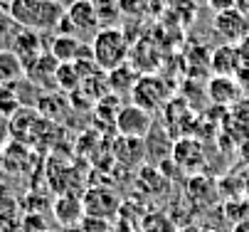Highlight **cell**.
I'll return each instance as SVG.
<instances>
[{
	"instance_id": "1",
	"label": "cell",
	"mask_w": 249,
	"mask_h": 232,
	"mask_svg": "<svg viewBox=\"0 0 249 232\" xmlns=\"http://www.w3.org/2000/svg\"><path fill=\"white\" fill-rule=\"evenodd\" d=\"M8 15L25 30L35 32H50L57 30L59 20L64 18L62 3H52V0H10Z\"/></svg>"
},
{
	"instance_id": "2",
	"label": "cell",
	"mask_w": 249,
	"mask_h": 232,
	"mask_svg": "<svg viewBox=\"0 0 249 232\" xmlns=\"http://www.w3.org/2000/svg\"><path fill=\"white\" fill-rule=\"evenodd\" d=\"M91 54H94V64L101 72H111V70L121 67V64H126L131 47H128L124 30L114 27V25L101 27L91 40Z\"/></svg>"
},
{
	"instance_id": "3",
	"label": "cell",
	"mask_w": 249,
	"mask_h": 232,
	"mask_svg": "<svg viewBox=\"0 0 249 232\" xmlns=\"http://www.w3.org/2000/svg\"><path fill=\"white\" fill-rule=\"evenodd\" d=\"M82 205H84V215L111 222V220L119 217L121 197L106 185H94V188H87V193L82 197Z\"/></svg>"
},
{
	"instance_id": "4",
	"label": "cell",
	"mask_w": 249,
	"mask_h": 232,
	"mask_svg": "<svg viewBox=\"0 0 249 232\" xmlns=\"http://www.w3.org/2000/svg\"><path fill=\"white\" fill-rule=\"evenodd\" d=\"M131 96H133L131 104H136L141 109H146L148 114H153V111L163 109L170 102V89H168V84L160 77H138Z\"/></svg>"
},
{
	"instance_id": "5",
	"label": "cell",
	"mask_w": 249,
	"mask_h": 232,
	"mask_svg": "<svg viewBox=\"0 0 249 232\" xmlns=\"http://www.w3.org/2000/svg\"><path fill=\"white\" fill-rule=\"evenodd\" d=\"M170 158L183 173H190V176L202 173V168L207 165V156H205L202 143L197 139H190V136H180L173 143Z\"/></svg>"
},
{
	"instance_id": "6",
	"label": "cell",
	"mask_w": 249,
	"mask_h": 232,
	"mask_svg": "<svg viewBox=\"0 0 249 232\" xmlns=\"http://www.w3.org/2000/svg\"><path fill=\"white\" fill-rule=\"evenodd\" d=\"M116 131L128 139H146L153 128V114L141 109L136 104H124L119 116H116Z\"/></svg>"
},
{
	"instance_id": "7",
	"label": "cell",
	"mask_w": 249,
	"mask_h": 232,
	"mask_svg": "<svg viewBox=\"0 0 249 232\" xmlns=\"http://www.w3.org/2000/svg\"><path fill=\"white\" fill-rule=\"evenodd\" d=\"M64 18L72 25L74 35H96L101 30V20L99 13L94 10V5L89 0H74L69 8H64Z\"/></svg>"
},
{
	"instance_id": "8",
	"label": "cell",
	"mask_w": 249,
	"mask_h": 232,
	"mask_svg": "<svg viewBox=\"0 0 249 232\" xmlns=\"http://www.w3.org/2000/svg\"><path fill=\"white\" fill-rule=\"evenodd\" d=\"M185 193H188L190 205L197 208V210H207V208H212V205H215V200L220 197V188H217V183H215V180H210L205 173L190 176Z\"/></svg>"
},
{
	"instance_id": "9",
	"label": "cell",
	"mask_w": 249,
	"mask_h": 232,
	"mask_svg": "<svg viewBox=\"0 0 249 232\" xmlns=\"http://www.w3.org/2000/svg\"><path fill=\"white\" fill-rule=\"evenodd\" d=\"M215 30L220 32L227 42L237 45L242 37L249 35V18L242 10H237V8L225 10V13L215 15Z\"/></svg>"
},
{
	"instance_id": "10",
	"label": "cell",
	"mask_w": 249,
	"mask_h": 232,
	"mask_svg": "<svg viewBox=\"0 0 249 232\" xmlns=\"http://www.w3.org/2000/svg\"><path fill=\"white\" fill-rule=\"evenodd\" d=\"M13 52L18 54V59L22 62V67L25 72L32 67L35 62H37L42 54H45V45H42V35L40 32H35V30H20V35L13 45Z\"/></svg>"
},
{
	"instance_id": "11",
	"label": "cell",
	"mask_w": 249,
	"mask_h": 232,
	"mask_svg": "<svg viewBox=\"0 0 249 232\" xmlns=\"http://www.w3.org/2000/svg\"><path fill=\"white\" fill-rule=\"evenodd\" d=\"M210 70L215 72V77H234L242 70V59H239L237 45H232V42L220 45L210 54Z\"/></svg>"
},
{
	"instance_id": "12",
	"label": "cell",
	"mask_w": 249,
	"mask_h": 232,
	"mask_svg": "<svg viewBox=\"0 0 249 232\" xmlns=\"http://www.w3.org/2000/svg\"><path fill=\"white\" fill-rule=\"evenodd\" d=\"M52 213H54V220H57L62 227H67V230L79 227V222H82V217H84V205H82V197H77V195H69V193L59 195L57 200H54Z\"/></svg>"
},
{
	"instance_id": "13",
	"label": "cell",
	"mask_w": 249,
	"mask_h": 232,
	"mask_svg": "<svg viewBox=\"0 0 249 232\" xmlns=\"http://www.w3.org/2000/svg\"><path fill=\"white\" fill-rule=\"evenodd\" d=\"M205 91L210 96V102H215L217 107H232L242 96V87L234 77H212Z\"/></svg>"
},
{
	"instance_id": "14",
	"label": "cell",
	"mask_w": 249,
	"mask_h": 232,
	"mask_svg": "<svg viewBox=\"0 0 249 232\" xmlns=\"http://www.w3.org/2000/svg\"><path fill=\"white\" fill-rule=\"evenodd\" d=\"M57 70H59V62L50 52H45L25 74L35 87H52V84L57 87Z\"/></svg>"
},
{
	"instance_id": "15",
	"label": "cell",
	"mask_w": 249,
	"mask_h": 232,
	"mask_svg": "<svg viewBox=\"0 0 249 232\" xmlns=\"http://www.w3.org/2000/svg\"><path fill=\"white\" fill-rule=\"evenodd\" d=\"M114 156L124 165H138V163H143V158H146V143H143V139L121 136L116 141V146H114Z\"/></svg>"
},
{
	"instance_id": "16",
	"label": "cell",
	"mask_w": 249,
	"mask_h": 232,
	"mask_svg": "<svg viewBox=\"0 0 249 232\" xmlns=\"http://www.w3.org/2000/svg\"><path fill=\"white\" fill-rule=\"evenodd\" d=\"M82 40L79 37H74V35H54V40L50 42V54L59 62V64H64V62H74L77 57H79V50H82Z\"/></svg>"
},
{
	"instance_id": "17",
	"label": "cell",
	"mask_w": 249,
	"mask_h": 232,
	"mask_svg": "<svg viewBox=\"0 0 249 232\" xmlns=\"http://www.w3.org/2000/svg\"><path fill=\"white\" fill-rule=\"evenodd\" d=\"M25 77V67L13 50H0V87H13Z\"/></svg>"
},
{
	"instance_id": "18",
	"label": "cell",
	"mask_w": 249,
	"mask_h": 232,
	"mask_svg": "<svg viewBox=\"0 0 249 232\" xmlns=\"http://www.w3.org/2000/svg\"><path fill=\"white\" fill-rule=\"evenodd\" d=\"M106 82H109V89L119 96V94H126V91H133L138 77L133 72V67H128V64H121V67L106 72Z\"/></svg>"
},
{
	"instance_id": "19",
	"label": "cell",
	"mask_w": 249,
	"mask_h": 232,
	"mask_svg": "<svg viewBox=\"0 0 249 232\" xmlns=\"http://www.w3.org/2000/svg\"><path fill=\"white\" fill-rule=\"evenodd\" d=\"M141 232H178V225L173 222V217L163 210H153L141 217Z\"/></svg>"
},
{
	"instance_id": "20",
	"label": "cell",
	"mask_w": 249,
	"mask_h": 232,
	"mask_svg": "<svg viewBox=\"0 0 249 232\" xmlns=\"http://www.w3.org/2000/svg\"><path fill=\"white\" fill-rule=\"evenodd\" d=\"M82 82H84V77H82V72L77 70V64H74V62H64V64H59V70H57V87H59V89L74 94V91L82 87Z\"/></svg>"
},
{
	"instance_id": "21",
	"label": "cell",
	"mask_w": 249,
	"mask_h": 232,
	"mask_svg": "<svg viewBox=\"0 0 249 232\" xmlns=\"http://www.w3.org/2000/svg\"><path fill=\"white\" fill-rule=\"evenodd\" d=\"M20 25L5 13V15H0V50H13L18 35H20Z\"/></svg>"
},
{
	"instance_id": "22",
	"label": "cell",
	"mask_w": 249,
	"mask_h": 232,
	"mask_svg": "<svg viewBox=\"0 0 249 232\" xmlns=\"http://www.w3.org/2000/svg\"><path fill=\"white\" fill-rule=\"evenodd\" d=\"M225 215H227L230 225H237V222L247 220L249 217V200H247V195L244 197H230V200L225 203Z\"/></svg>"
},
{
	"instance_id": "23",
	"label": "cell",
	"mask_w": 249,
	"mask_h": 232,
	"mask_svg": "<svg viewBox=\"0 0 249 232\" xmlns=\"http://www.w3.org/2000/svg\"><path fill=\"white\" fill-rule=\"evenodd\" d=\"M89 3L99 13L101 27H109V20L119 15V0H89Z\"/></svg>"
},
{
	"instance_id": "24",
	"label": "cell",
	"mask_w": 249,
	"mask_h": 232,
	"mask_svg": "<svg viewBox=\"0 0 249 232\" xmlns=\"http://www.w3.org/2000/svg\"><path fill=\"white\" fill-rule=\"evenodd\" d=\"M79 230H82V232H111V222H109V220H99V217L84 215L82 222H79Z\"/></svg>"
},
{
	"instance_id": "25",
	"label": "cell",
	"mask_w": 249,
	"mask_h": 232,
	"mask_svg": "<svg viewBox=\"0 0 249 232\" xmlns=\"http://www.w3.org/2000/svg\"><path fill=\"white\" fill-rule=\"evenodd\" d=\"M13 141V126H10V116L0 114V151Z\"/></svg>"
},
{
	"instance_id": "26",
	"label": "cell",
	"mask_w": 249,
	"mask_h": 232,
	"mask_svg": "<svg viewBox=\"0 0 249 232\" xmlns=\"http://www.w3.org/2000/svg\"><path fill=\"white\" fill-rule=\"evenodd\" d=\"M207 5H210V10H215V15H220L225 10L237 8V0H207Z\"/></svg>"
},
{
	"instance_id": "27",
	"label": "cell",
	"mask_w": 249,
	"mask_h": 232,
	"mask_svg": "<svg viewBox=\"0 0 249 232\" xmlns=\"http://www.w3.org/2000/svg\"><path fill=\"white\" fill-rule=\"evenodd\" d=\"M119 222L116 225H111V232H141V222H131V220H121V217H116Z\"/></svg>"
},
{
	"instance_id": "28",
	"label": "cell",
	"mask_w": 249,
	"mask_h": 232,
	"mask_svg": "<svg viewBox=\"0 0 249 232\" xmlns=\"http://www.w3.org/2000/svg\"><path fill=\"white\" fill-rule=\"evenodd\" d=\"M237 50H239V59H242V67H249V35L242 37L237 42Z\"/></svg>"
},
{
	"instance_id": "29",
	"label": "cell",
	"mask_w": 249,
	"mask_h": 232,
	"mask_svg": "<svg viewBox=\"0 0 249 232\" xmlns=\"http://www.w3.org/2000/svg\"><path fill=\"white\" fill-rule=\"evenodd\" d=\"M232 232H249V217L237 222V225H232Z\"/></svg>"
},
{
	"instance_id": "30",
	"label": "cell",
	"mask_w": 249,
	"mask_h": 232,
	"mask_svg": "<svg viewBox=\"0 0 249 232\" xmlns=\"http://www.w3.org/2000/svg\"><path fill=\"white\" fill-rule=\"evenodd\" d=\"M178 232H200V230H197V227H190V225H188V227H178Z\"/></svg>"
},
{
	"instance_id": "31",
	"label": "cell",
	"mask_w": 249,
	"mask_h": 232,
	"mask_svg": "<svg viewBox=\"0 0 249 232\" xmlns=\"http://www.w3.org/2000/svg\"><path fill=\"white\" fill-rule=\"evenodd\" d=\"M193 3H197V5H207V0H193Z\"/></svg>"
},
{
	"instance_id": "32",
	"label": "cell",
	"mask_w": 249,
	"mask_h": 232,
	"mask_svg": "<svg viewBox=\"0 0 249 232\" xmlns=\"http://www.w3.org/2000/svg\"><path fill=\"white\" fill-rule=\"evenodd\" d=\"M5 13H8V10H5V8H3V5H0V15H5Z\"/></svg>"
},
{
	"instance_id": "33",
	"label": "cell",
	"mask_w": 249,
	"mask_h": 232,
	"mask_svg": "<svg viewBox=\"0 0 249 232\" xmlns=\"http://www.w3.org/2000/svg\"><path fill=\"white\" fill-rule=\"evenodd\" d=\"M52 3H59V0H52Z\"/></svg>"
},
{
	"instance_id": "34",
	"label": "cell",
	"mask_w": 249,
	"mask_h": 232,
	"mask_svg": "<svg viewBox=\"0 0 249 232\" xmlns=\"http://www.w3.org/2000/svg\"><path fill=\"white\" fill-rule=\"evenodd\" d=\"M247 200H249V193H247Z\"/></svg>"
}]
</instances>
